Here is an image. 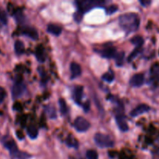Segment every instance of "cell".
<instances>
[{
	"label": "cell",
	"instance_id": "cell-1",
	"mask_svg": "<svg viewBox=\"0 0 159 159\" xmlns=\"http://www.w3.org/2000/svg\"><path fill=\"white\" fill-rule=\"evenodd\" d=\"M119 23L120 27L127 34H130L135 32L139 28L140 19L137 14L128 12L120 16Z\"/></svg>",
	"mask_w": 159,
	"mask_h": 159
},
{
	"label": "cell",
	"instance_id": "cell-2",
	"mask_svg": "<svg viewBox=\"0 0 159 159\" xmlns=\"http://www.w3.org/2000/svg\"><path fill=\"white\" fill-rule=\"evenodd\" d=\"M96 145L100 148H112L114 145V141L110 136L104 134L98 133L94 137Z\"/></svg>",
	"mask_w": 159,
	"mask_h": 159
},
{
	"label": "cell",
	"instance_id": "cell-3",
	"mask_svg": "<svg viewBox=\"0 0 159 159\" xmlns=\"http://www.w3.org/2000/svg\"><path fill=\"white\" fill-rule=\"evenodd\" d=\"M79 10L84 13L85 12H88L90 9H93L95 7H98L104 4V2L102 1H93V0H85V1H77L76 2Z\"/></svg>",
	"mask_w": 159,
	"mask_h": 159
},
{
	"label": "cell",
	"instance_id": "cell-4",
	"mask_svg": "<svg viewBox=\"0 0 159 159\" xmlns=\"http://www.w3.org/2000/svg\"><path fill=\"white\" fill-rule=\"evenodd\" d=\"M74 127L78 131L85 132L90 127V123L85 118L79 116L75 119L74 122Z\"/></svg>",
	"mask_w": 159,
	"mask_h": 159
},
{
	"label": "cell",
	"instance_id": "cell-5",
	"mask_svg": "<svg viewBox=\"0 0 159 159\" xmlns=\"http://www.w3.org/2000/svg\"><path fill=\"white\" fill-rule=\"evenodd\" d=\"M25 92V85L22 82H16L12 88V96L13 99L21 97Z\"/></svg>",
	"mask_w": 159,
	"mask_h": 159
},
{
	"label": "cell",
	"instance_id": "cell-6",
	"mask_svg": "<svg viewBox=\"0 0 159 159\" xmlns=\"http://www.w3.org/2000/svg\"><path fill=\"white\" fill-rule=\"evenodd\" d=\"M116 122L118 127L122 131H127L128 130V125H127L126 117L124 114V112L120 113H116Z\"/></svg>",
	"mask_w": 159,
	"mask_h": 159
},
{
	"label": "cell",
	"instance_id": "cell-7",
	"mask_svg": "<svg viewBox=\"0 0 159 159\" xmlns=\"http://www.w3.org/2000/svg\"><path fill=\"white\" fill-rule=\"evenodd\" d=\"M101 56L106 58H111V57H115L116 54H117L116 51V48L113 47H107V48H103L99 51Z\"/></svg>",
	"mask_w": 159,
	"mask_h": 159
},
{
	"label": "cell",
	"instance_id": "cell-8",
	"mask_svg": "<svg viewBox=\"0 0 159 159\" xmlns=\"http://www.w3.org/2000/svg\"><path fill=\"white\" fill-rule=\"evenodd\" d=\"M149 110H150V107L146 105V104H141L130 112V116L134 117V116H138L139 115L143 114V113H147Z\"/></svg>",
	"mask_w": 159,
	"mask_h": 159
},
{
	"label": "cell",
	"instance_id": "cell-9",
	"mask_svg": "<svg viewBox=\"0 0 159 159\" xmlns=\"http://www.w3.org/2000/svg\"><path fill=\"white\" fill-rule=\"evenodd\" d=\"M144 76L143 74H136L132 76L130 80V84L134 87H140L144 84Z\"/></svg>",
	"mask_w": 159,
	"mask_h": 159
},
{
	"label": "cell",
	"instance_id": "cell-10",
	"mask_svg": "<svg viewBox=\"0 0 159 159\" xmlns=\"http://www.w3.org/2000/svg\"><path fill=\"white\" fill-rule=\"evenodd\" d=\"M82 96H83V87L78 85L75 88L74 92H73V99L78 105L82 104Z\"/></svg>",
	"mask_w": 159,
	"mask_h": 159
},
{
	"label": "cell",
	"instance_id": "cell-11",
	"mask_svg": "<svg viewBox=\"0 0 159 159\" xmlns=\"http://www.w3.org/2000/svg\"><path fill=\"white\" fill-rule=\"evenodd\" d=\"M4 145L9 151L11 156L12 158H14V156L18 153V148H17L16 144V143L12 140H8V141H5Z\"/></svg>",
	"mask_w": 159,
	"mask_h": 159
},
{
	"label": "cell",
	"instance_id": "cell-12",
	"mask_svg": "<svg viewBox=\"0 0 159 159\" xmlns=\"http://www.w3.org/2000/svg\"><path fill=\"white\" fill-rule=\"evenodd\" d=\"M22 33L25 36H27L28 37L33 39V40H37L38 38V33H37V31L34 28L30 27V26L24 27V29L23 30V32Z\"/></svg>",
	"mask_w": 159,
	"mask_h": 159
},
{
	"label": "cell",
	"instance_id": "cell-13",
	"mask_svg": "<svg viewBox=\"0 0 159 159\" xmlns=\"http://www.w3.org/2000/svg\"><path fill=\"white\" fill-rule=\"evenodd\" d=\"M70 69H71V78L75 79V78L79 77L82 74V68L81 66L76 62H72L70 66Z\"/></svg>",
	"mask_w": 159,
	"mask_h": 159
},
{
	"label": "cell",
	"instance_id": "cell-14",
	"mask_svg": "<svg viewBox=\"0 0 159 159\" xmlns=\"http://www.w3.org/2000/svg\"><path fill=\"white\" fill-rule=\"evenodd\" d=\"M47 30L48 33L53 34V35L58 36L61 34V27L56 24H49L47 28Z\"/></svg>",
	"mask_w": 159,
	"mask_h": 159
},
{
	"label": "cell",
	"instance_id": "cell-15",
	"mask_svg": "<svg viewBox=\"0 0 159 159\" xmlns=\"http://www.w3.org/2000/svg\"><path fill=\"white\" fill-rule=\"evenodd\" d=\"M14 48H15V51L16 54L20 55V54H23L25 51V47L24 44L22 41L20 40H16L15 42V45H14Z\"/></svg>",
	"mask_w": 159,
	"mask_h": 159
},
{
	"label": "cell",
	"instance_id": "cell-16",
	"mask_svg": "<svg viewBox=\"0 0 159 159\" xmlns=\"http://www.w3.org/2000/svg\"><path fill=\"white\" fill-rule=\"evenodd\" d=\"M27 134L31 139H35L38 135V130L34 125H30L27 128Z\"/></svg>",
	"mask_w": 159,
	"mask_h": 159
},
{
	"label": "cell",
	"instance_id": "cell-17",
	"mask_svg": "<svg viewBox=\"0 0 159 159\" xmlns=\"http://www.w3.org/2000/svg\"><path fill=\"white\" fill-rule=\"evenodd\" d=\"M130 42L136 46V48H141L144 43V39L141 36H136L130 40Z\"/></svg>",
	"mask_w": 159,
	"mask_h": 159
},
{
	"label": "cell",
	"instance_id": "cell-18",
	"mask_svg": "<svg viewBox=\"0 0 159 159\" xmlns=\"http://www.w3.org/2000/svg\"><path fill=\"white\" fill-rule=\"evenodd\" d=\"M59 107H60V112L62 115H66L68 113L67 104L63 99H59Z\"/></svg>",
	"mask_w": 159,
	"mask_h": 159
},
{
	"label": "cell",
	"instance_id": "cell-19",
	"mask_svg": "<svg viewBox=\"0 0 159 159\" xmlns=\"http://www.w3.org/2000/svg\"><path fill=\"white\" fill-rule=\"evenodd\" d=\"M66 144L67 145L69 146V147L71 148H77L78 146H79V144H78V141L74 137L71 136L68 137L66 139Z\"/></svg>",
	"mask_w": 159,
	"mask_h": 159
},
{
	"label": "cell",
	"instance_id": "cell-20",
	"mask_svg": "<svg viewBox=\"0 0 159 159\" xmlns=\"http://www.w3.org/2000/svg\"><path fill=\"white\" fill-rule=\"evenodd\" d=\"M36 57L40 62H43L45 60V55L43 49L41 48H38L36 49Z\"/></svg>",
	"mask_w": 159,
	"mask_h": 159
},
{
	"label": "cell",
	"instance_id": "cell-21",
	"mask_svg": "<svg viewBox=\"0 0 159 159\" xmlns=\"http://www.w3.org/2000/svg\"><path fill=\"white\" fill-rule=\"evenodd\" d=\"M46 113L48 116L51 119H56L57 117V113H56V110L52 107H48L46 108Z\"/></svg>",
	"mask_w": 159,
	"mask_h": 159
},
{
	"label": "cell",
	"instance_id": "cell-22",
	"mask_svg": "<svg viewBox=\"0 0 159 159\" xmlns=\"http://www.w3.org/2000/svg\"><path fill=\"white\" fill-rule=\"evenodd\" d=\"M114 74H113V71H108V72L105 73V74L102 75V79H103L105 82H112L114 80Z\"/></svg>",
	"mask_w": 159,
	"mask_h": 159
},
{
	"label": "cell",
	"instance_id": "cell-23",
	"mask_svg": "<svg viewBox=\"0 0 159 159\" xmlns=\"http://www.w3.org/2000/svg\"><path fill=\"white\" fill-rule=\"evenodd\" d=\"M115 59H116V65L120 66L124 63V52H119L116 54L115 56Z\"/></svg>",
	"mask_w": 159,
	"mask_h": 159
},
{
	"label": "cell",
	"instance_id": "cell-24",
	"mask_svg": "<svg viewBox=\"0 0 159 159\" xmlns=\"http://www.w3.org/2000/svg\"><path fill=\"white\" fill-rule=\"evenodd\" d=\"M30 158H31V155L30 154L24 152H20V151H19L18 153L14 156V158L16 159H28Z\"/></svg>",
	"mask_w": 159,
	"mask_h": 159
},
{
	"label": "cell",
	"instance_id": "cell-25",
	"mask_svg": "<svg viewBox=\"0 0 159 159\" xmlns=\"http://www.w3.org/2000/svg\"><path fill=\"white\" fill-rule=\"evenodd\" d=\"M86 157L88 159H98V154L94 150H89L86 152Z\"/></svg>",
	"mask_w": 159,
	"mask_h": 159
},
{
	"label": "cell",
	"instance_id": "cell-26",
	"mask_svg": "<svg viewBox=\"0 0 159 159\" xmlns=\"http://www.w3.org/2000/svg\"><path fill=\"white\" fill-rule=\"evenodd\" d=\"M0 22L3 24H6L7 23V16L4 10L0 9Z\"/></svg>",
	"mask_w": 159,
	"mask_h": 159
},
{
	"label": "cell",
	"instance_id": "cell-27",
	"mask_svg": "<svg viewBox=\"0 0 159 159\" xmlns=\"http://www.w3.org/2000/svg\"><path fill=\"white\" fill-rule=\"evenodd\" d=\"M83 12L78 10L77 12L74 14V20H75L77 23H80L82 20V17H83Z\"/></svg>",
	"mask_w": 159,
	"mask_h": 159
},
{
	"label": "cell",
	"instance_id": "cell-28",
	"mask_svg": "<svg viewBox=\"0 0 159 159\" xmlns=\"http://www.w3.org/2000/svg\"><path fill=\"white\" fill-rule=\"evenodd\" d=\"M152 76L155 82H159V68H154L152 69Z\"/></svg>",
	"mask_w": 159,
	"mask_h": 159
},
{
	"label": "cell",
	"instance_id": "cell-29",
	"mask_svg": "<svg viewBox=\"0 0 159 159\" xmlns=\"http://www.w3.org/2000/svg\"><path fill=\"white\" fill-rule=\"evenodd\" d=\"M117 9H118L117 6H116V5H113V6H110L107 8V14H109V15H110V14L114 13V12H116Z\"/></svg>",
	"mask_w": 159,
	"mask_h": 159
},
{
	"label": "cell",
	"instance_id": "cell-30",
	"mask_svg": "<svg viewBox=\"0 0 159 159\" xmlns=\"http://www.w3.org/2000/svg\"><path fill=\"white\" fill-rule=\"evenodd\" d=\"M140 51H141V48H135L134 51L133 52H132V54H130V56H129V59H128V60L129 61H132V60H133V59L134 58V57H136V56L138 55V54H139Z\"/></svg>",
	"mask_w": 159,
	"mask_h": 159
},
{
	"label": "cell",
	"instance_id": "cell-31",
	"mask_svg": "<svg viewBox=\"0 0 159 159\" xmlns=\"http://www.w3.org/2000/svg\"><path fill=\"white\" fill-rule=\"evenodd\" d=\"M6 96V92L2 87L0 86V102H2L4 101L5 98Z\"/></svg>",
	"mask_w": 159,
	"mask_h": 159
},
{
	"label": "cell",
	"instance_id": "cell-32",
	"mask_svg": "<svg viewBox=\"0 0 159 159\" xmlns=\"http://www.w3.org/2000/svg\"><path fill=\"white\" fill-rule=\"evenodd\" d=\"M140 2H141V5H143L144 6H148L149 4H151V1H140Z\"/></svg>",
	"mask_w": 159,
	"mask_h": 159
}]
</instances>
